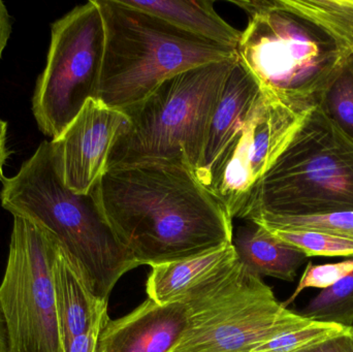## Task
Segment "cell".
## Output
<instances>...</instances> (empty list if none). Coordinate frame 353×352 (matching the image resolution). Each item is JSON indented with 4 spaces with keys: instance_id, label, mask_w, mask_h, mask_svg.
<instances>
[{
    "instance_id": "6da1fadb",
    "label": "cell",
    "mask_w": 353,
    "mask_h": 352,
    "mask_svg": "<svg viewBox=\"0 0 353 352\" xmlns=\"http://www.w3.org/2000/svg\"><path fill=\"white\" fill-rule=\"evenodd\" d=\"M92 196L108 227L139 266L184 260L234 241L228 211L183 163L109 167Z\"/></svg>"
},
{
    "instance_id": "7a4b0ae2",
    "label": "cell",
    "mask_w": 353,
    "mask_h": 352,
    "mask_svg": "<svg viewBox=\"0 0 353 352\" xmlns=\"http://www.w3.org/2000/svg\"><path fill=\"white\" fill-rule=\"evenodd\" d=\"M2 182V207L51 234L97 299L109 301L121 277L138 268L108 227L92 192L77 194L64 185L51 141Z\"/></svg>"
},
{
    "instance_id": "3957f363",
    "label": "cell",
    "mask_w": 353,
    "mask_h": 352,
    "mask_svg": "<svg viewBox=\"0 0 353 352\" xmlns=\"http://www.w3.org/2000/svg\"><path fill=\"white\" fill-rule=\"evenodd\" d=\"M230 2L248 16L236 53L261 88L298 111L319 107L350 52L284 0Z\"/></svg>"
},
{
    "instance_id": "277c9868",
    "label": "cell",
    "mask_w": 353,
    "mask_h": 352,
    "mask_svg": "<svg viewBox=\"0 0 353 352\" xmlns=\"http://www.w3.org/2000/svg\"><path fill=\"white\" fill-rule=\"evenodd\" d=\"M97 2L105 31L97 99L114 109L124 112L168 79L236 55L232 48L195 37L124 0Z\"/></svg>"
},
{
    "instance_id": "5b68a950",
    "label": "cell",
    "mask_w": 353,
    "mask_h": 352,
    "mask_svg": "<svg viewBox=\"0 0 353 352\" xmlns=\"http://www.w3.org/2000/svg\"><path fill=\"white\" fill-rule=\"evenodd\" d=\"M353 211V141L313 109L247 198L238 219Z\"/></svg>"
},
{
    "instance_id": "8992f818",
    "label": "cell",
    "mask_w": 353,
    "mask_h": 352,
    "mask_svg": "<svg viewBox=\"0 0 353 352\" xmlns=\"http://www.w3.org/2000/svg\"><path fill=\"white\" fill-rule=\"evenodd\" d=\"M236 59V53L230 59L181 72L125 110L130 123L112 149L108 169L178 161L194 173L210 118Z\"/></svg>"
},
{
    "instance_id": "52a82bcc",
    "label": "cell",
    "mask_w": 353,
    "mask_h": 352,
    "mask_svg": "<svg viewBox=\"0 0 353 352\" xmlns=\"http://www.w3.org/2000/svg\"><path fill=\"white\" fill-rule=\"evenodd\" d=\"M181 303L186 305L187 324L171 352H250L311 322L284 307L239 258Z\"/></svg>"
},
{
    "instance_id": "ba28073f",
    "label": "cell",
    "mask_w": 353,
    "mask_h": 352,
    "mask_svg": "<svg viewBox=\"0 0 353 352\" xmlns=\"http://www.w3.org/2000/svg\"><path fill=\"white\" fill-rule=\"evenodd\" d=\"M105 43L97 0L76 6L52 25L47 64L32 99L37 126L52 140L63 134L87 101L99 97Z\"/></svg>"
},
{
    "instance_id": "9c48e42d",
    "label": "cell",
    "mask_w": 353,
    "mask_h": 352,
    "mask_svg": "<svg viewBox=\"0 0 353 352\" xmlns=\"http://www.w3.org/2000/svg\"><path fill=\"white\" fill-rule=\"evenodd\" d=\"M57 242L34 223L14 217L0 313L10 352H65L60 333L52 262Z\"/></svg>"
},
{
    "instance_id": "30bf717a",
    "label": "cell",
    "mask_w": 353,
    "mask_h": 352,
    "mask_svg": "<svg viewBox=\"0 0 353 352\" xmlns=\"http://www.w3.org/2000/svg\"><path fill=\"white\" fill-rule=\"evenodd\" d=\"M310 112L292 109L261 89L244 126L212 173L210 190L232 220L238 218L255 184L275 163Z\"/></svg>"
},
{
    "instance_id": "8fae6325",
    "label": "cell",
    "mask_w": 353,
    "mask_h": 352,
    "mask_svg": "<svg viewBox=\"0 0 353 352\" xmlns=\"http://www.w3.org/2000/svg\"><path fill=\"white\" fill-rule=\"evenodd\" d=\"M130 118L99 99L87 101L63 134L52 140L64 185L77 194H89L109 167L110 155Z\"/></svg>"
},
{
    "instance_id": "7c38bea8",
    "label": "cell",
    "mask_w": 353,
    "mask_h": 352,
    "mask_svg": "<svg viewBox=\"0 0 353 352\" xmlns=\"http://www.w3.org/2000/svg\"><path fill=\"white\" fill-rule=\"evenodd\" d=\"M186 324L184 303L161 306L148 298L128 315L105 322L97 352H171Z\"/></svg>"
},
{
    "instance_id": "4fadbf2b",
    "label": "cell",
    "mask_w": 353,
    "mask_h": 352,
    "mask_svg": "<svg viewBox=\"0 0 353 352\" xmlns=\"http://www.w3.org/2000/svg\"><path fill=\"white\" fill-rule=\"evenodd\" d=\"M261 94V85L236 56L210 118L197 179L210 187L212 173L224 151L240 132Z\"/></svg>"
},
{
    "instance_id": "5bb4252c",
    "label": "cell",
    "mask_w": 353,
    "mask_h": 352,
    "mask_svg": "<svg viewBox=\"0 0 353 352\" xmlns=\"http://www.w3.org/2000/svg\"><path fill=\"white\" fill-rule=\"evenodd\" d=\"M52 278L60 333L66 352L72 339L88 331L97 318L108 311V302L91 293L59 245L52 262Z\"/></svg>"
},
{
    "instance_id": "9a60e30c",
    "label": "cell",
    "mask_w": 353,
    "mask_h": 352,
    "mask_svg": "<svg viewBox=\"0 0 353 352\" xmlns=\"http://www.w3.org/2000/svg\"><path fill=\"white\" fill-rule=\"evenodd\" d=\"M238 260L234 244L176 262L151 267L146 291L161 306L181 303L187 293Z\"/></svg>"
},
{
    "instance_id": "2e32d148",
    "label": "cell",
    "mask_w": 353,
    "mask_h": 352,
    "mask_svg": "<svg viewBox=\"0 0 353 352\" xmlns=\"http://www.w3.org/2000/svg\"><path fill=\"white\" fill-rule=\"evenodd\" d=\"M247 222L238 229L232 241L239 260L256 276L294 281L299 269L309 256L278 239L261 225Z\"/></svg>"
},
{
    "instance_id": "e0dca14e",
    "label": "cell",
    "mask_w": 353,
    "mask_h": 352,
    "mask_svg": "<svg viewBox=\"0 0 353 352\" xmlns=\"http://www.w3.org/2000/svg\"><path fill=\"white\" fill-rule=\"evenodd\" d=\"M128 6L145 10L195 37L236 50L242 31L223 20L209 0H124Z\"/></svg>"
},
{
    "instance_id": "ac0fdd59",
    "label": "cell",
    "mask_w": 353,
    "mask_h": 352,
    "mask_svg": "<svg viewBox=\"0 0 353 352\" xmlns=\"http://www.w3.org/2000/svg\"><path fill=\"white\" fill-rule=\"evenodd\" d=\"M286 6L331 33L353 54V0H284Z\"/></svg>"
},
{
    "instance_id": "d6986e66",
    "label": "cell",
    "mask_w": 353,
    "mask_h": 352,
    "mask_svg": "<svg viewBox=\"0 0 353 352\" xmlns=\"http://www.w3.org/2000/svg\"><path fill=\"white\" fill-rule=\"evenodd\" d=\"M299 314L311 322L353 329V273L321 289Z\"/></svg>"
},
{
    "instance_id": "ffe728a7",
    "label": "cell",
    "mask_w": 353,
    "mask_h": 352,
    "mask_svg": "<svg viewBox=\"0 0 353 352\" xmlns=\"http://www.w3.org/2000/svg\"><path fill=\"white\" fill-rule=\"evenodd\" d=\"M319 107L353 141V54H350L323 93Z\"/></svg>"
},
{
    "instance_id": "44dd1931",
    "label": "cell",
    "mask_w": 353,
    "mask_h": 352,
    "mask_svg": "<svg viewBox=\"0 0 353 352\" xmlns=\"http://www.w3.org/2000/svg\"><path fill=\"white\" fill-rule=\"evenodd\" d=\"M250 222L268 231H319L353 241V211L309 216L261 217Z\"/></svg>"
},
{
    "instance_id": "7402d4cb",
    "label": "cell",
    "mask_w": 353,
    "mask_h": 352,
    "mask_svg": "<svg viewBox=\"0 0 353 352\" xmlns=\"http://www.w3.org/2000/svg\"><path fill=\"white\" fill-rule=\"evenodd\" d=\"M353 329L337 324L309 322L261 343L250 352H299L321 344L330 339L352 332Z\"/></svg>"
},
{
    "instance_id": "603a6c76",
    "label": "cell",
    "mask_w": 353,
    "mask_h": 352,
    "mask_svg": "<svg viewBox=\"0 0 353 352\" xmlns=\"http://www.w3.org/2000/svg\"><path fill=\"white\" fill-rule=\"evenodd\" d=\"M278 239L311 256H353V241L350 239L309 231H270Z\"/></svg>"
},
{
    "instance_id": "cb8c5ba5",
    "label": "cell",
    "mask_w": 353,
    "mask_h": 352,
    "mask_svg": "<svg viewBox=\"0 0 353 352\" xmlns=\"http://www.w3.org/2000/svg\"><path fill=\"white\" fill-rule=\"evenodd\" d=\"M352 273L353 258L323 265H313L309 262L303 273L300 282L296 285V291L285 303H282V305L288 308V306L292 304L305 289H327L350 276Z\"/></svg>"
},
{
    "instance_id": "d4e9b609",
    "label": "cell",
    "mask_w": 353,
    "mask_h": 352,
    "mask_svg": "<svg viewBox=\"0 0 353 352\" xmlns=\"http://www.w3.org/2000/svg\"><path fill=\"white\" fill-rule=\"evenodd\" d=\"M109 320L108 311L101 314L88 331L72 339L66 352H97L99 336H101L103 326Z\"/></svg>"
},
{
    "instance_id": "484cf974",
    "label": "cell",
    "mask_w": 353,
    "mask_h": 352,
    "mask_svg": "<svg viewBox=\"0 0 353 352\" xmlns=\"http://www.w3.org/2000/svg\"><path fill=\"white\" fill-rule=\"evenodd\" d=\"M299 352H353V331Z\"/></svg>"
},
{
    "instance_id": "4316f807",
    "label": "cell",
    "mask_w": 353,
    "mask_h": 352,
    "mask_svg": "<svg viewBox=\"0 0 353 352\" xmlns=\"http://www.w3.org/2000/svg\"><path fill=\"white\" fill-rule=\"evenodd\" d=\"M10 30H12V27H10V14H8V8H6L3 2L0 1V58H1L2 52L8 45Z\"/></svg>"
},
{
    "instance_id": "83f0119b",
    "label": "cell",
    "mask_w": 353,
    "mask_h": 352,
    "mask_svg": "<svg viewBox=\"0 0 353 352\" xmlns=\"http://www.w3.org/2000/svg\"><path fill=\"white\" fill-rule=\"evenodd\" d=\"M6 130L8 123L0 119V181H3V167L8 157V151L6 148Z\"/></svg>"
},
{
    "instance_id": "f1b7e54d",
    "label": "cell",
    "mask_w": 353,
    "mask_h": 352,
    "mask_svg": "<svg viewBox=\"0 0 353 352\" xmlns=\"http://www.w3.org/2000/svg\"><path fill=\"white\" fill-rule=\"evenodd\" d=\"M0 352H10L6 322H4L1 313H0Z\"/></svg>"
}]
</instances>
